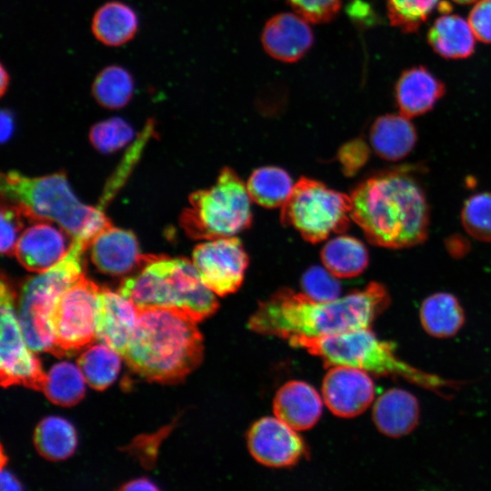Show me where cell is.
Listing matches in <instances>:
<instances>
[{
  "label": "cell",
  "mask_w": 491,
  "mask_h": 491,
  "mask_svg": "<svg viewBox=\"0 0 491 491\" xmlns=\"http://www.w3.org/2000/svg\"><path fill=\"white\" fill-rule=\"evenodd\" d=\"M14 129L13 117L8 111L1 112V142L9 139Z\"/></svg>",
  "instance_id": "b9f144b4"
},
{
  "label": "cell",
  "mask_w": 491,
  "mask_h": 491,
  "mask_svg": "<svg viewBox=\"0 0 491 491\" xmlns=\"http://www.w3.org/2000/svg\"><path fill=\"white\" fill-rule=\"evenodd\" d=\"M118 293L136 307H175L197 322L218 308L216 295L203 283L192 261L186 258L152 256L139 274L122 282Z\"/></svg>",
  "instance_id": "8992f818"
},
{
  "label": "cell",
  "mask_w": 491,
  "mask_h": 491,
  "mask_svg": "<svg viewBox=\"0 0 491 491\" xmlns=\"http://www.w3.org/2000/svg\"><path fill=\"white\" fill-rule=\"evenodd\" d=\"M419 413V404L413 394L391 388L376 399L372 416L380 433L397 438L410 434L417 426Z\"/></svg>",
  "instance_id": "44dd1931"
},
{
  "label": "cell",
  "mask_w": 491,
  "mask_h": 491,
  "mask_svg": "<svg viewBox=\"0 0 491 491\" xmlns=\"http://www.w3.org/2000/svg\"><path fill=\"white\" fill-rule=\"evenodd\" d=\"M287 341L319 356L327 367L344 366L376 376H398L442 396L445 387L456 385L401 360L395 346L377 338L371 327L321 337L291 336Z\"/></svg>",
  "instance_id": "5b68a950"
},
{
  "label": "cell",
  "mask_w": 491,
  "mask_h": 491,
  "mask_svg": "<svg viewBox=\"0 0 491 491\" xmlns=\"http://www.w3.org/2000/svg\"><path fill=\"white\" fill-rule=\"evenodd\" d=\"M250 196L237 174L224 167L214 185L190 195L181 225L195 239L235 236L252 223Z\"/></svg>",
  "instance_id": "ba28073f"
},
{
  "label": "cell",
  "mask_w": 491,
  "mask_h": 491,
  "mask_svg": "<svg viewBox=\"0 0 491 491\" xmlns=\"http://www.w3.org/2000/svg\"><path fill=\"white\" fill-rule=\"evenodd\" d=\"M323 399L336 416L351 418L365 412L375 397L369 373L350 366H331L322 385Z\"/></svg>",
  "instance_id": "5bb4252c"
},
{
  "label": "cell",
  "mask_w": 491,
  "mask_h": 491,
  "mask_svg": "<svg viewBox=\"0 0 491 491\" xmlns=\"http://www.w3.org/2000/svg\"><path fill=\"white\" fill-rule=\"evenodd\" d=\"M100 288L83 275L59 298L51 317L54 350L67 356L89 344L95 337Z\"/></svg>",
  "instance_id": "30bf717a"
},
{
  "label": "cell",
  "mask_w": 491,
  "mask_h": 491,
  "mask_svg": "<svg viewBox=\"0 0 491 491\" xmlns=\"http://www.w3.org/2000/svg\"><path fill=\"white\" fill-rule=\"evenodd\" d=\"M21 488L19 482L2 467L1 490H20Z\"/></svg>",
  "instance_id": "ee69618b"
},
{
  "label": "cell",
  "mask_w": 491,
  "mask_h": 491,
  "mask_svg": "<svg viewBox=\"0 0 491 491\" xmlns=\"http://www.w3.org/2000/svg\"><path fill=\"white\" fill-rule=\"evenodd\" d=\"M135 135L133 127L119 117L95 124L89 132L92 145L102 153H112L126 145Z\"/></svg>",
  "instance_id": "836d02e7"
},
{
  "label": "cell",
  "mask_w": 491,
  "mask_h": 491,
  "mask_svg": "<svg viewBox=\"0 0 491 491\" xmlns=\"http://www.w3.org/2000/svg\"><path fill=\"white\" fill-rule=\"evenodd\" d=\"M9 75H8V72L5 70V68L2 65L1 66V77H0V82H1V87H0V90H1V95H4V94L5 93V91L7 90L8 88V85H9Z\"/></svg>",
  "instance_id": "f6af8a7d"
},
{
  "label": "cell",
  "mask_w": 491,
  "mask_h": 491,
  "mask_svg": "<svg viewBox=\"0 0 491 491\" xmlns=\"http://www.w3.org/2000/svg\"><path fill=\"white\" fill-rule=\"evenodd\" d=\"M120 356L118 352L103 343L92 345L79 356L77 366L92 388L104 390L119 373Z\"/></svg>",
  "instance_id": "f1b7e54d"
},
{
  "label": "cell",
  "mask_w": 491,
  "mask_h": 491,
  "mask_svg": "<svg viewBox=\"0 0 491 491\" xmlns=\"http://www.w3.org/2000/svg\"><path fill=\"white\" fill-rule=\"evenodd\" d=\"M14 292L5 279L1 280L0 311V379L4 387L22 385L43 390L46 374L25 339L14 308Z\"/></svg>",
  "instance_id": "8fae6325"
},
{
  "label": "cell",
  "mask_w": 491,
  "mask_h": 491,
  "mask_svg": "<svg viewBox=\"0 0 491 491\" xmlns=\"http://www.w3.org/2000/svg\"><path fill=\"white\" fill-rule=\"evenodd\" d=\"M155 125L153 120H148L145 128L140 133L137 139L127 151L125 157L117 168V171L111 177L108 184L105 187L104 194L100 199L97 207L104 210L109 200L115 195L116 191L121 187L126 179L132 166L135 164L140 156L142 149L149 137L154 134Z\"/></svg>",
  "instance_id": "e575fe53"
},
{
  "label": "cell",
  "mask_w": 491,
  "mask_h": 491,
  "mask_svg": "<svg viewBox=\"0 0 491 491\" xmlns=\"http://www.w3.org/2000/svg\"><path fill=\"white\" fill-rule=\"evenodd\" d=\"M34 443L38 453L52 461L69 457L76 446L74 426L65 419L49 416L40 421L35 430Z\"/></svg>",
  "instance_id": "83f0119b"
},
{
  "label": "cell",
  "mask_w": 491,
  "mask_h": 491,
  "mask_svg": "<svg viewBox=\"0 0 491 491\" xmlns=\"http://www.w3.org/2000/svg\"><path fill=\"white\" fill-rule=\"evenodd\" d=\"M350 197L351 218L373 245L404 249L427 238L429 205L421 185L406 173L389 171L371 176Z\"/></svg>",
  "instance_id": "7a4b0ae2"
},
{
  "label": "cell",
  "mask_w": 491,
  "mask_h": 491,
  "mask_svg": "<svg viewBox=\"0 0 491 491\" xmlns=\"http://www.w3.org/2000/svg\"><path fill=\"white\" fill-rule=\"evenodd\" d=\"M446 91V85L426 66L416 65L401 73L394 95L400 114L410 118L432 110Z\"/></svg>",
  "instance_id": "d6986e66"
},
{
  "label": "cell",
  "mask_w": 491,
  "mask_h": 491,
  "mask_svg": "<svg viewBox=\"0 0 491 491\" xmlns=\"http://www.w3.org/2000/svg\"><path fill=\"white\" fill-rule=\"evenodd\" d=\"M89 245L86 239L75 237L68 252L57 264L23 284L18 320L33 352L53 353V312L61 296L85 275L82 256Z\"/></svg>",
  "instance_id": "52a82bcc"
},
{
  "label": "cell",
  "mask_w": 491,
  "mask_h": 491,
  "mask_svg": "<svg viewBox=\"0 0 491 491\" xmlns=\"http://www.w3.org/2000/svg\"><path fill=\"white\" fill-rule=\"evenodd\" d=\"M247 446L256 461L269 467L292 466L306 455L301 436L277 417L256 421L248 431Z\"/></svg>",
  "instance_id": "4fadbf2b"
},
{
  "label": "cell",
  "mask_w": 491,
  "mask_h": 491,
  "mask_svg": "<svg viewBox=\"0 0 491 491\" xmlns=\"http://www.w3.org/2000/svg\"><path fill=\"white\" fill-rule=\"evenodd\" d=\"M158 488L146 478H139L122 486L121 490H157Z\"/></svg>",
  "instance_id": "7bdbcfd3"
},
{
  "label": "cell",
  "mask_w": 491,
  "mask_h": 491,
  "mask_svg": "<svg viewBox=\"0 0 491 491\" xmlns=\"http://www.w3.org/2000/svg\"><path fill=\"white\" fill-rule=\"evenodd\" d=\"M1 193L26 218L55 222L74 238L81 236L91 243L111 224L104 210L78 200L63 173L31 177L10 171L1 176Z\"/></svg>",
  "instance_id": "277c9868"
},
{
  "label": "cell",
  "mask_w": 491,
  "mask_h": 491,
  "mask_svg": "<svg viewBox=\"0 0 491 491\" xmlns=\"http://www.w3.org/2000/svg\"><path fill=\"white\" fill-rule=\"evenodd\" d=\"M91 259L103 273L122 275L132 270L141 261L152 256H142L135 235L128 230L114 227L103 228L90 243Z\"/></svg>",
  "instance_id": "ac0fdd59"
},
{
  "label": "cell",
  "mask_w": 491,
  "mask_h": 491,
  "mask_svg": "<svg viewBox=\"0 0 491 491\" xmlns=\"http://www.w3.org/2000/svg\"><path fill=\"white\" fill-rule=\"evenodd\" d=\"M301 286L303 293L316 301L328 302L340 297L341 286L326 268L312 266L307 269L302 276Z\"/></svg>",
  "instance_id": "d590c367"
},
{
  "label": "cell",
  "mask_w": 491,
  "mask_h": 491,
  "mask_svg": "<svg viewBox=\"0 0 491 491\" xmlns=\"http://www.w3.org/2000/svg\"><path fill=\"white\" fill-rule=\"evenodd\" d=\"M445 246L454 258H462L470 250V243L467 238L458 234H454L446 238Z\"/></svg>",
  "instance_id": "60d3db41"
},
{
  "label": "cell",
  "mask_w": 491,
  "mask_h": 491,
  "mask_svg": "<svg viewBox=\"0 0 491 491\" xmlns=\"http://www.w3.org/2000/svg\"><path fill=\"white\" fill-rule=\"evenodd\" d=\"M85 379L78 366L69 362L54 365L46 374L43 392L54 404L71 406L85 395Z\"/></svg>",
  "instance_id": "4dcf8cb0"
},
{
  "label": "cell",
  "mask_w": 491,
  "mask_h": 491,
  "mask_svg": "<svg viewBox=\"0 0 491 491\" xmlns=\"http://www.w3.org/2000/svg\"><path fill=\"white\" fill-rule=\"evenodd\" d=\"M420 322L433 337L454 336L465 323L464 309L452 294L440 292L427 296L420 306Z\"/></svg>",
  "instance_id": "d4e9b609"
},
{
  "label": "cell",
  "mask_w": 491,
  "mask_h": 491,
  "mask_svg": "<svg viewBox=\"0 0 491 491\" xmlns=\"http://www.w3.org/2000/svg\"><path fill=\"white\" fill-rule=\"evenodd\" d=\"M461 222L469 235L479 241L491 242V192L468 197L461 210Z\"/></svg>",
  "instance_id": "d6a6232c"
},
{
  "label": "cell",
  "mask_w": 491,
  "mask_h": 491,
  "mask_svg": "<svg viewBox=\"0 0 491 491\" xmlns=\"http://www.w3.org/2000/svg\"><path fill=\"white\" fill-rule=\"evenodd\" d=\"M455 3L459 5H470L475 3L477 0H453Z\"/></svg>",
  "instance_id": "7dc6e473"
},
{
  "label": "cell",
  "mask_w": 491,
  "mask_h": 491,
  "mask_svg": "<svg viewBox=\"0 0 491 491\" xmlns=\"http://www.w3.org/2000/svg\"><path fill=\"white\" fill-rule=\"evenodd\" d=\"M26 217L20 207L10 203L1 207V252L5 255L14 254L20 232Z\"/></svg>",
  "instance_id": "8d00e7d4"
},
{
  "label": "cell",
  "mask_w": 491,
  "mask_h": 491,
  "mask_svg": "<svg viewBox=\"0 0 491 491\" xmlns=\"http://www.w3.org/2000/svg\"><path fill=\"white\" fill-rule=\"evenodd\" d=\"M197 323L178 308L137 307L135 328L123 357L147 380L179 382L203 359V336Z\"/></svg>",
  "instance_id": "3957f363"
},
{
  "label": "cell",
  "mask_w": 491,
  "mask_h": 491,
  "mask_svg": "<svg viewBox=\"0 0 491 491\" xmlns=\"http://www.w3.org/2000/svg\"><path fill=\"white\" fill-rule=\"evenodd\" d=\"M426 40L433 51L446 59H465L476 48L473 31L462 16L443 15L428 29Z\"/></svg>",
  "instance_id": "603a6c76"
},
{
  "label": "cell",
  "mask_w": 491,
  "mask_h": 491,
  "mask_svg": "<svg viewBox=\"0 0 491 491\" xmlns=\"http://www.w3.org/2000/svg\"><path fill=\"white\" fill-rule=\"evenodd\" d=\"M92 33L103 45L120 46L131 41L138 30V16L128 5L111 1L101 5L91 23Z\"/></svg>",
  "instance_id": "cb8c5ba5"
},
{
  "label": "cell",
  "mask_w": 491,
  "mask_h": 491,
  "mask_svg": "<svg viewBox=\"0 0 491 491\" xmlns=\"http://www.w3.org/2000/svg\"><path fill=\"white\" fill-rule=\"evenodd\" d=\"M390 301L387 289L377 282L328 302L282 288L259 304L247 326L260 335L286 340L291 336H332L371 327Z\"/></svg>",
  "instance_id": "6da1fadb"
},
{
  "label": "cell",
  "mask_w": 491,
  "mask_h": 491,
  "mask_svg": "<svg viewBox=\"0 0 491 491\" xmlns=\"http://www.w3.org/2000/svg\"><path fill=\"white\" fill-rule=\"evenodd\" d=\"M137 320V307L122 296L108 289L99 293L95 337L122 356L134 334Z\"/></svg>",
  "instance_id": "2e32d148"
},
{
  "label": "cell",
  "mask_w": 491,
  "mask_h": 491,
  "mask_svg": "<svg viewBox=\"0 0 491 491\" xmlns=\"http://www.w3.org/2000/svg\"><path fill=\"white\" fill-rule=\"evenodd\" d=\"M366 246L358 239L340 235L328 241L321 250L325 267L336 277L348 278L360 275L368 265Z\"/></svg>",
  "instance_id": "484cf974"
},
{
  "label": "cell",
  "mask_w": 491,
  "mask_h": 491,
  "mask_svg": "<svg viewBox=\"0 0 491 491\" xmlns=\"http://www.w3.org/2000/svg\"><path fill=\"white\" fill-rule=\"evenodd\" d=\"M192 263L203 283L216 296H224L241 286L248 256L239 238L222 237L197 245Z\"/></svg>",
  "instance_id": "7c38bea8"
},
{
  "label": "cell",
  "mask_w": 491,
  "mask_h": 491,
  "mask_svg": "<svg viewBox=\"0 0 491 491\" xmlns=\"http://www.w3.org/2000/svg\"><path fill=\"white\" fill-rule=\"evenodd\" d=\"M135 90L132 75L125 68L113 65L105 67L95 76L92 94L96 102L108 109H119L131 100Z\"/></svg>",
  "instance_id": "f546056e"
},
{
  "label": "cell",
  "mask_w": 491,
  "mask_h": 491,
  "mask_svg": "<svg viewBox=\"0 0 491 491\" xmlns=\"http://www.w3.org/2000/svg\"><path fill=\"white\" fill-rule=\"evenodd\" d=\"M468 24L477 40L491 44V0H479L473 6Z\"/></svg>",
  "instance_id": "ab89813d"
},
{
  "label": "cell",
  "mask_w": 491,
  "mask_h": 491,
  "mask_svg": "<svg viewBox=\"0 0 491 491\" xmlns=\"http://www.w3.org/2000/svg\"><path fill=\"white\" fill-rule=\"evenodd\" d=\"M64 232L47 222L34 224L20 235L14 255L27 270L45 272L57 264L69 250Z\"/></svg>",
  "instance_id": "e0dca14e"
},
{
  "label": "cell",
  "mask_w": 491,
  "mask_h": 491,
  "mask_svg": "<svg viewBox=\"0 0 491 491\" xmlns=\"http://www.w3.org/2000/svg\"><path fill=\"white\" fill-rule=\"evenodd\" d=\"M417 142V131L409 117L386 114L377 117L370 129V143L383 159L397 161L407 156Z\"/></svg>",
  "instance_id": "7402d4cb"
},
{
  "label": "cell",
  "mask_w": 491,
  "mask_h": 491,
  "mask_svg": "<svg viewBox=\"0 0 491 491\" xmlns=\"http://www.w3.org/2000/svg\"><path fill=\"white\" fill-rule=\"evenodd\" d=\"M437 10L443 15H446L451 12L452 6L447 1H441L437 5Z\"/></svg>",
  "instance_id": "bcb514c9"
},
{
  "label": "cell",
  "mask_w": 491,
  "mask_h": 491,
  "mask_svg": "<svg viewBox=\"0 0 491 491\" xmlns=\"http://www.w3.org/2000/svg\"><path fill=\"white\" fill-rule=\"evenodd\" d=\"M368 156L369 147L359 138L346 143L338 152V159L347 175L356 174L366 163Z\"/></svg>",
  "instance_id": "f35d334b"
},
{
  "label": "cell",
  "mask_w": 491,
  "mask_h": 491,
  "mask_svg": "<svg viewBox=\"0 0 491 491\" xmlns=\"http://www.w3.org/2000/svg\"><path fill=\"white\" fill-rule=\"evenodd\" d=\"M309 22L298 14L280 13L272 16L262 32V45L273 58L292 63L303 57L314 42Z\"/></svg>",
  "instance_id": "9a60e30c"
},
{
  "label": "cell",
  "mask_w": 491,
  "mask_h": 491,
  "mask_svg": "<svg viewBox=\"0 0 491 491\" xmlns=\"http://www.w3.org/2000/svg\"><path fill=\"white\" fill-rule=\"evenodd\" d=\"M316 390L306 382L289 381L279 388L273 403L276 417L296 431L313 427L322 415Z\"/></svg>",
  "instance_id": "ffe728a7"
},
{
  "label": "cell",
  "mask_w": 491,
  "mask_h": 491,
  "mask_svg": "<svg viewBox=\"0 0 491 491\" xmlns=\"http://www.w3.org/2000/svg\"><path fill=\"white\" fill-rule=\"evenodd\" d=\"M286 2L296 14L314 24L329 22L341 7V0H286Z\"/></svg>",
  "instance_id": "74e56055"
},
{
  "label": "cell",
  "mask_w": 491,
  "mask_h": 491,
  "mask_svg": "<svg viewBox=\"0 0 491 491\" xmlns=\"http://www.w3.org/2000/svg\"><path fill=\"white\" fill-rule=\"evenodd\" d=\"M442 0H387L391 25L402 33H416Z\"/></svg>",
  "instance_id": "1f68e13d"
},
{
  "label": "cell",
  "mask_w": 491,
  "mask_h": 491,
  "mask_svg": "<svg viewBox=\"0 0 491 491\" xmlns=\"http://www.w3.org/2000/svg\"><path fill=\"white\" fill-rule=\"evenodd\" d=\"M293 187L294 184L288 173L276 166L256 169L246 184L251 200L267 208L282 206Z\"/></svg>",
  "instance_id": "4316f807"
},
{
  "label": "cell",
  "mask_w": 491,
  "mask_h": 491,
  "mask_svg": "<svg viewBox=\"0 0 491 491\" xmlns=\"http://www.w3.org/2000/svg\"><path fill=\"white\" fill-rule=\"evenodd\" d=\"M352 202L350 195L332 190L323 183L300 178L282 205L281 222L294 227L313 244L331 234H341L349 227Z\"/></svg>",
  "instance_id": "9c48e42d"
}]
</instances>
